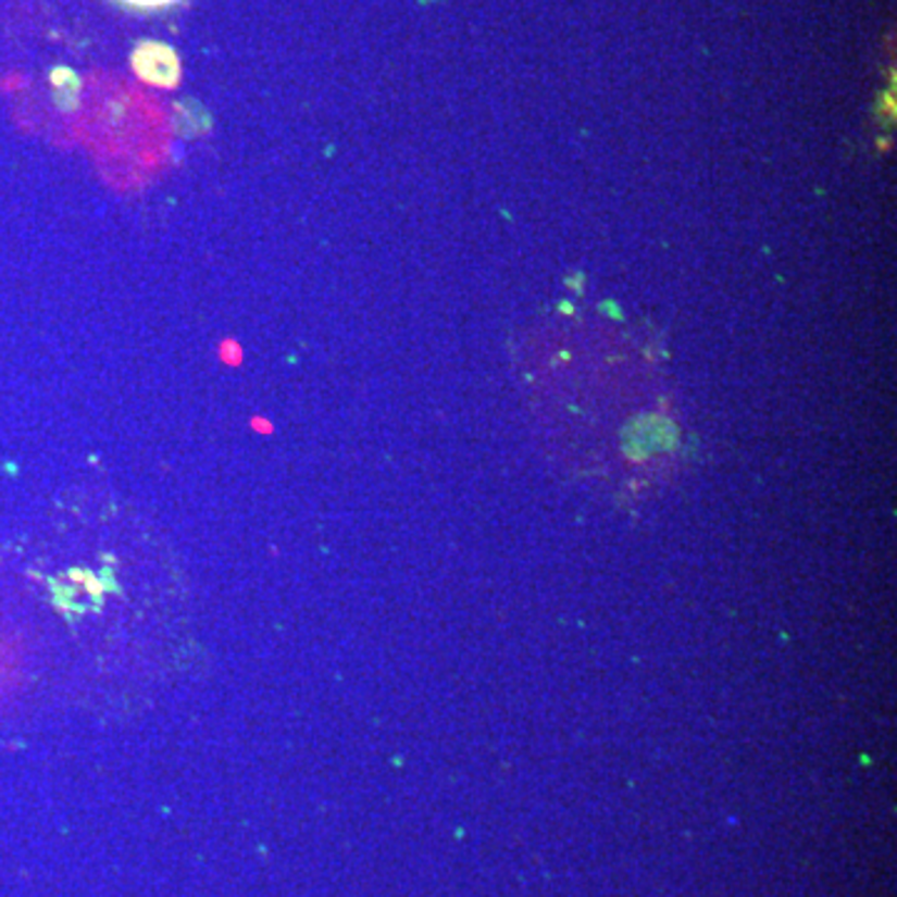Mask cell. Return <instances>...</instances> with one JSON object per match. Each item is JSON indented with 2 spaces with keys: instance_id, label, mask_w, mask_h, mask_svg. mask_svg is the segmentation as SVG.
Masks as SVG:
<instances>
[{
  "instance_id": "obj_2",
  "label": "cell",
  "mask_w": 897,
  "mask_h": 897,
  "mask_svg": "<svg viewBox=\"0 0 897 897\" xmlns=\"http://www.w3.org/2000/svg\"><path fill=\"white\" fill-rule=\"evenodd\" d=\"M120 3L135 8V11H160V8H170L179 3V0H120Z\"/></svg>"
},
{
  "instance_id": "obj_1",
  "label": "cell",
  "mask_w": 897,
  "mask_h": 897,
  "mask_svg": "<svg viewBox=\"0 0 897 897\" xmlns=\"http://www.w3.org/2000/svg\"><path fill=\"white\" fill-rule=\"evenodd\" d=\"M133 65L142 80L165 85V88H173L179 78L177 55L167 46H160V42H142L135 50Z\"/></svg>"
}]
</instances>
